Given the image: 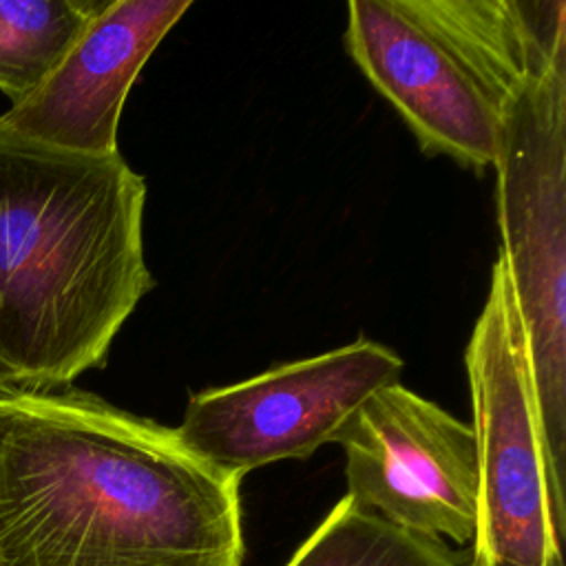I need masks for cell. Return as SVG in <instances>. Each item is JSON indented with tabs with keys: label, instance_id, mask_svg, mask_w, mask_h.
<instances>
[{
	"label": "cell",
	"instance_id": "obj_1",
	"mask_svg": "<svg viewBox=\"0 0 566 566\" xmlns=\"http://www.w3.org/2000/svg\"><path fill=\"white\" fill-rule=\"evenodd\" d=\"M239 482L84 391H0V566H241Z\"/></svg>",
	"mask_w": 566,
	"mask_h": 566
},
{
	"label": "cell",
	"instance_id": "obj_2",
	"mask_svg": "<svg viewBox=\"0 0 566 566\" xmlns=\"http://www.w3.org/2000/svg\"><path fill=\"white\" fill-rule=\"evenodd\" d=\"M146 181L119 153L77 155L0 126V369L49 391L102 367L155 279Z\"/></svg>",
	"mask_w": 566,
	"mask_h": 566
},
{
	"label": "cell",
	"instance_id": "obj_3",
	"mask_svg": "<svg viewBox=\"0 0 566 566\" xmlns=\"http://www.w3.org/2000/svg\"><path fill=\"white\" fill-rule=\"evenodd\" d=\"M497 221L551 469L566 478V53L500 113Z\"/></svg>",
	"mask_w": 566,
	"mask_h": 566
},
{
	"label": "cell",
	"instance_id": "obj_4",
	"mask_svg": "<svg viewBox=\"0 0 566 566\" xmlns=\"http://www.w3.org/2000/svg\"><path fill=\"white\" fill-rule=\"evenodd\" d=\"M464 365L478 449L471 566H564L566 478L544 451L515 294L497 256Z\"/></svg>",
	"mask_w": 566,
	"mask_h": 566
},
{
	"label": "cell",
	"instance_id": "obj_5",
	"mask_svg": "<svg viewBox=\"0 0 566 566\" xmlns=\"http://www.w3.org/2000/svg\"><path fill=\"white\" fill-rule=\"evenodd\" d=\"M402 358L369 338L208 387L188 398L181 444L212 469L241 480L281 460H303L338 442L356 411L382 387L400 382Z\"/></svg>",
	"mask_w": 566,
	"mask_h": 566
},
{
	"label": "cell",
	"instance_id": "obj_6",
	"mask_svg": "<svg viewBox=\"0 0 566 566\" xmlns=\"http://www.w3.org/2000/svg\"><path fill=\"white\" fill-rule=\"evenodd\" d=\"M347 495L389 524L469 546L478 506L471 424L400 382L378 389L338 440Z\"/></svg>",
	"mask_w": 566,
	"mask_h": 566
},
{
	"label": "cell",
	"instance_id": "obj_7",
	"mask_svg": "<svg viewBox=\"0 0 566 566\" xmlns=\"http://www.w3.org/2000/svg\"><path fill=\"white\" fill-rule=\"evenodd\" d=\"M190 0H106L51 75L0 126L55 150L113 155L124 102Z\"/></svg>",
	"mask_w": 566,
	"mask_h": 566
},
{
	"label": "cell",
	"instance_id": "obj_8",
	"mask_svg": "<svg viewBox=\"0 0 566 566\" xmlns=\"http://www.w3.org/2000/svg\"><path fill=\"white\" fill-rule=\"evenodd\" d=\"M345 44L429 155L482 170L495 164L500 119L458 60L398 0L347 4Z\"/></svg>",
	"mask_w": 566,
	"mask_h": 566
},
{
	"label": "cell",
	"instance_id": "obj_9",
	"mask_svg": "<svg viewBox=\"0 0 566 566\" xmlns=\"http://www.w3.org/2000/svg\"><path fill=\"white\" fill-rule=\"evenodd\" d=\"M467 71L495 113L566 53L562 0H398Z\"/></svg>",
	"mask_w": 566,
	"mask_h": 566
},
{
	"label": "cell",
	"instance_id": "obj_10",
	"mask_svg": "<svg viewBox=\"0 0 566 566\" xmlns=\"http://www.w3.org/2000/svg\"><path fill=\"white\" fill-rule=\"evenodd\" d=\"M467 548L409 533L345 495L285 566H462Z\"/></svg>",
	"mask_w": 566,
	"mask_h": 566
},
{
	"label": "cell",
	"instance_id": "obj_11",
	"mask_svg": "<svg viewBox=\"0 0 566 566\" xmlns=\"http://www.w3.org/2000/svg\"><path fill=\"white\" fill-rule=\"evenodd\" d=\"M106 0H0V91L31 95L60 64Z\"/></svg>",
	"mask_w": 566,
	"mask_h": 566
},
{
	"label": "cell",
	"instance_id": "obj_12",
	"mask_svg": "<svg viewBox=\"0 0 566 566\" xmlns=\"http://www.w3.org/2000/svg\"><path fill=\"white\" fill-rule=\"evenodd\" d=\"M11 389H15V385H13L11 378L0 369V391H11Z\"/></svg>",
	"mask_w": 566,
	"mask_h": 566
},
{
	"label": "cell",
	"instance_id": "obj_13",
	"mask_svg": "<svg viewBox=\"0 0 566 566\" xmlns=\"http://www.w3.org/2000/svg\"><path fill=\"white\" fill-rule=\"evenodd\" d=\"M462 566H471V564H469V557H464V562H462Z\"/></svg>",
	"mask_w": 566,
	"mask_h": 566
}]
</instances>
